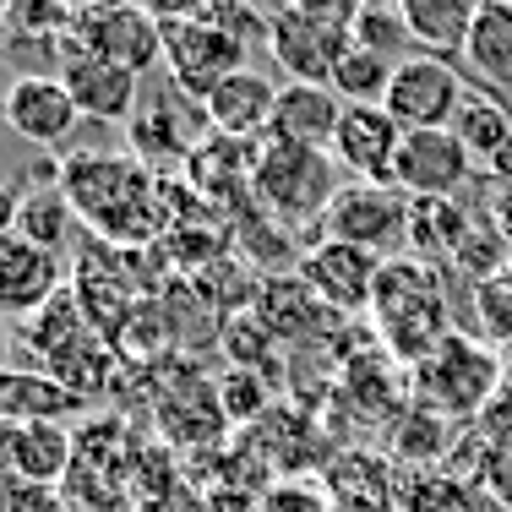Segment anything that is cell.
<instances>
[{
    "mask_svg": "<svg viewBox=\"0 0 512 512\" xmlns=\"http://www.w3.org/2000/svg\"><path fill=\"white\" fill-rule=\"evenodd\" d=\"M480 213L491 218L496 229L512 240V175H485V191H480Z\"/></svg>",
    "mask_w": 512,
    "mask_h": 512,
    "instance_id": "40",
    "label": "cell"
},
{
    "mask_svg": "<svg viewBox=\"0 0 512 512\" xmlns=\"http://www.w3.org/2000/svg\"><path fill=\"white\" fill-rule=\"evenodd\" d=\"M447 512H502V507H496V502H491V496H485L474 480H463V474H458V480H453V502H447Z\"/></svg>",
    "mask_w": 512,
    "mask_h": 512,
    "instance_id": "41",
    "label": "cell"
},
{
    "mask_svg": "<svg viewBox=\"0 0 512 512\" xmlns=\"http://www.w3.org/2000/svg\"><path fill=\"white\" fill-rule=\"evenodd\" d=\"M60 11H66L71 22H88V17H99V11H115V6H126V0H55Z\"/></svg>",
    "mask_w": 512,
    "mask_h": 512,
    "instance_id": "43",
    "label": "cell"
},
{
    "mask_svg": "<svg viewBox=\"0 0 512 512\" xmlns=\"http://www.w3.org/2000/svg\"><path fill=\"white\" fill-rule=\"evenodd\" d=\"M60 191L77 207V224L109 246L137 251L142 240L169 229V180H158L137 153H99L77 148L60 164Z\"/></svg>",
    "mask_w": 512,
    "mask_h": 512,
    "instance_id": "1",
    "label": "cell"
},
{
    "mask_svg": "<svg viewBox=\"0 0 512 512\" xmlns=\"http://www.w3.org/2000/svg\"><path fill=\"white\" fill-rule=\"evenodd\" d=\"M71 33H77V44L88 55L109 60V66H126L131 77H148L153 66H164V22L148 17L137 0L99 11L88 22H71Z\"/></svg>",
    "mask_w": 512,
    "mask_h": 512,
    "instance_id": "11",
    "label": "cell"
},
{
    "mask_svg": "<svg viewBox=\"0 0 512 512\" xmlns=\"http://www.w3.org/2000/svg\"><path fill=\"white\" fill-rule=\"evenodd\" d=\"M251 311L267 322V333H273L278 344H311V338H327L338 322H344L338 311H327L322 300H316V289H311L300 273H273V278H262Z\"/></svg>",
    "mask_w": 512,
    "mask_h": 512,
    "instance_id": "18",
    "label": "cell"
},
{
    "mask_svg": "<svg viewBox=\"0 0 512 512\" xmlns=\"http://www.w3.org/2000/svg\"><path fill=\"white\" fill-rule=\"evenodd\" d=\"M398 148H404V126L382 104H349L344 109L338 137H333L338 169H349L355 180H371V186H393Z\"/></svg>",
    "mask_w": 512,
    "mask_h": 512,
    "instance_id": "14",
    "label": "cell"
},
{
    "mask_svg": "<svg viewBox=\"0 0 512 512\" xmlns=\"http://www.w3.org/2000/svg\"><path fill=\"white\" fill-rule=\"evenodd\" d=\"M344 109L349 104L338 99L333 88H316V82H284L278 109H273V131H267V137L295 142V148H327L333 153V137H338Z\"/></svg>",
    "mask_w": 512,
    "mask_h": 512,
    "instance_id": "21",
    "label": "cell"
},
{
    "mask_svg": "<svg viewBox=\"0 0 512 512\" xmlns=\"http://www.w3.org/2000/svg\"><path fill=\"white\" fill-rule=\"evenodd\" d=\"M0 512H66V502H60V491H50V485L0 474Z\"/></svg>",
    "mask_w": 512,
    "mask_h": 512,
    "instance_id": "39",
    "label": "cell"
},
{
    "mask_svg": "<svg viewBox=\"0 0 512 512\" xmlns=\"http://www.w3.org/2000/svg\"><path fill=\"white\" fill-rule=\"evenodd\" d=\"M77 458V436L55 420H0V474L60 491Z\"/></svg>",
    "mask_w": 512,
    "mask_h": 512,
    "instance_id": "15",
    "label": "cell"
},
{
    "mask_svg": "<svg viewBox=\"0 0 512 512\" xmlns=\"http://www.w3.org/2000/svg\"><path fill=\"white\" fill-rule=\"evenodd\" d=\"M322 491L333 512H393L398 507V463L382 447H338L322 469Z\"/></svg>",
    "mask_w": 512,
    "mask_h": 512,
    "instance_id": "16",
    "label": "cell"
},
{
    "mask_svg": "<svg viewBox=\"0 0 512 512\" xmlns=\"http://www.w3.org/2000/svg\"><path fill=\"white\" fill-rule=\"evenodd\" d=\"M60 82H66V93L77 99L82 120H109V126H115V120H131L142 104V88H137L142 77H131L126 66H109V60L88 55L77 44V33H71V44H66V71H60Z\"/></svg>",
    "mask_w": 512,
    "mask_h": 512,
    "instance_id": "17",
    "label": "cell"
},
{
    "mask_svg": "<svg viewBox=\"0 0 512 512\" xmlns=\"http://www.w3.org/2000/svg\"><path fill=\"white\" fill-rule=\"evenodd\" d=\"M66 289L60 256L33 246V240L11 235L0 240V316H33Z\"/></svg>",
    "mask_w": 512,
    "mask_h": 512,
    "instance_id": "19",
    "label": "cell"
},
{
    "mask_svg": "<svg viewBox=\"0 0 512 512\" xmlns=\"http://www.w3.org/2000/svg\"><path fill=\"white\" fill-rule=\"evenodd\" d=\"M202 126H207V109L197 99H186V93L169 82V93L137 104V115H131V148H137V158L148 169L191 164V153L207 142V137H197Z\"/></svg>",
    "mask_w": 512,
    "mask_h": 512,
    "instance_id": "12",
    "label": "cell"
},
{
    "mask_svg": "<svg viewBox=\"0 0 512 512\" xmlns=\"http://www.w3.org/2000/svg\"><path fill=\"white\" fill-rule=\"evenodd\" d=\"M246 33L229 22H164V66L186 99L207 104L218 82L246 71Z\"/></svg>",
    "mask_w": 512,
    "mask_h": 512,
    "instance_id": "5",
    "label": "cell"
},
{
    "mask_svg": "<svg viewBox=\"0 0 512 512\" xmlns=\"http://www.w3.org/2000/svg\"><path fill=\"white\" fill-rule=\"evenodd\" d=\"M338 158L327 148H295V142L262 137L251 197L278 218V229H322V213L338 197Z\"/></svg>",
    "mask_w": 512,
    "mask_h": 512,
    "instance_id": "4",
    "label": "cell"
},
{
    "mask_svg": "<svg viewBox=\"0 0 512 512\" xmlns=\"http://www.w3.org/2000/svg\"><path fill=\"white\" fill-rule=\"evenodd\" d=\"M463 431V425L453 420H442V414H431V409H420V404H409L404 414H398L393 425L382 431V453L398 463V469H447L453 463V436Z\"/></svg>",
    "mask_w": 512,
    "mask_h": 512,
    "instance_id": "22",
    "label": "cell"
},
{
    "mask_svg": "<svg viewBox=\"0 0 512 512\" xmlns=\"http://www.w3.org/2000/svg\"><path fill=\"white\" fill-rule=\"evenodd\" d=\"M349 44H355V28H344V22L306 17L295 6H273V17H267V50L289 71V82L333 88V71L349 55Z\"/></svg>",
    "mask_w": 512,
    "mask_h": 512,
    "instance_id": "8",
    "label": "cell"
},
{
    "mask_svg": "<svg viewBox=\"0 0 512 512\" xmlns=\"http://www.w3.org/2000/svg\"><path fill=\"white\" fill-rule=\"evenodd\" d=\"M502 6H512V0H502Z\"/></svg>",
    "mask_w": 512,
    "mask_h": 512,
    "instance_id": "45",
    "label": "cell"
},
{
    "mask_svg": "<svg viewBox=\"0 0 512 512\" xmlns=\"http://www.w3.org/2000/svg\"><path fill=\"white\" fill-rule=\"evenodd\" d=\"M115 360H120L115 344H109L104 333H88L77 349H66V355L50 360V376L77 398V404H88V398L109 393V382H115Z\"/></svg>",
    "mask_w": 512,
    "mask_h": 512,
    "instance_id": "28",
    "label": "cell"
},
{
    "mask_svg": "<svg viewBox=\"0 0 512 512\" xmlns=\"http://www.w3.org/2000/svg\"><path fill=\"white\" fill-rule=\"evenodd\" d=\"M322 240H344L365 246L376 256H404L409 246V197L398 186H371V180H349L322 213Z\"/></svg>",
    "mask_w": 512,
    "mask_h": 512,
    "instance_id": "6",
    "label": "cell"
},
{
    "mask_svg": "<svg viewBox=\"0 0 512 512\" xmlns=\"http://www.w3.org/2000/svg\"><path fill=\"white\" fill-rule=\"evenodd\" d=\"M82 409L50 371H0V420H66Z\"/></svg>",
    "mask_w": 512,
    "mask_h": 512,
    "instance_id": "27",
    "label": "cell"
},
{
    "mask_svg": "<svg viewBox=\"0 0 512 512\" xmlns=\"http://www.w3.org/2000/svg\"><path fill=\"white\" fill-rule=\"evenodd\" d=\"M453 267H458L463 278H469V289L512 273V240L491 224V218L480 213V207H474V224H469V235H463V246H458V256H453Z\"/></svg>",
    "mask_w": 512,
    "mask_h": 512,
    "instance_id": "32",
    "label": "cell"
},
{
    "mask_svg": "<svg viewBox=\"0 0 512 512\" xmlns=\"http://www.w3.org/2000/svg\"><path fill=\"white\" fill-rule=\"evenodd\" d=\"M88 333H93V322H88V311H82V300H77V289H71V284L60 289L44 311L28 316V344H33V355H44V360L77 349Z\"/></svg>",
    "mask_w": 512,
    "mask_h": 512,
    "instance_id": "30",
    "label": "cell"
},
{
    "mask_svg": "<svg viewBox=\"0 0 512 512\" xmlns=\"http://www.w3.org/2000/svg\"><path fill=\"white\" fill-rule=\"evenodd\" d=\"M382 267L387 256L365 251V246H344V240H316V246L300 256L295 273L316 289L327 311L338 316H371V300H376V284H382Z\"/></svg>",
    "mask_w": 512,
    "mask_h": 512,
    "instance_id": "9",
    "label": "cell"
},
{
    "mask_svg": "<svg viewBox=\"0 0 512 512\" xmlns=\"http://www.w3.org/2000/svg\"><path fill=\"white\" fill-rule=\"evenodd\" d=\"M120 512H131V507H120Z\"/></svg>",
    "mask_w": 512,
    "mask_h": 512,
    "instance_id": "46",
    "label": "cell"
},
{
    "mask_svg": "<svg viewBox=\"0 0 512 512\" xmlns=\"http://www.w3.org/2000/svg\"><path fill=\"white\" fill-rule=\"evenodd\" d=\"M393 60H387L382 50H371V44H349V55L338 60V71H333V93L344 104H382L387 99V88H393Z\"/></svg>",
    "mask_w": 512,
    "mask_h": 512,
    "instance_id": "31",
    "label": "cell"
},
{
    "mask_svg": "<svg viewBox=\"0 0 512 512\" xmlns=\"http://www.w3.org/2000/svg\"><path fill=\"white\" fill-rule=\"evenodd\" d=\"M469 311H474V338H485L491 349L512 344V278L474 284L469 289Z\"/></svg>",
    "mask_w": 512,
    "mask_h": 512,
    "instance_id": "35",
    "label": "cell"
},
{
    "mask_svg": "<svg viewBox=\"0 0 512 512\" xmlns=\"http://www.w3.org/2000/svg\"><path fill=\"white\" fill-rule=\"evenodd\" d=\"M71 224H77V207H71V197L60 191V180H39V186L22 191V213H17V235L22 240H33V246L60 256Z\"/></svg>",
    "mask_w": 512,
    "mask_h": 512,
    "instance_id": "29",
    "label": "cell"
},
{
    "mask_svg": "<svg viewBox=\"0 0 512 512\" xmlns=\"http://www.w3.org/2000/svg\"><path fill=\"white\" fill-rule=\"evenodd\" d=\"M360 11H398V0H355Z\"/></svg>",
    "mask_w": 512,
    "mask_h": 512,
    "instance_id": "44",
    "label": "cell"
},
{
    "mask_svg": "<svg viewBox=\"0 0 512 512\" xmlns=\"http://www.w3.org/2000/svg\"><path fill=\"white\" fill-rule=\"evenodd\" d=\"M278 93L284 88H273V82L262 77V71H235L229 82H218L213 93H207V126L218 131V137H267L273 131V109H278Z\"/></svg>",
    "mask_w": 512,
    "mask_h": 512,
    "instance_id": "20",
    "label": "cell"
},
{
    "mask_svg": "<svg viewBox=\"0 0 512 512\" xmlns=\"http://www.w3.org/2000/svg\"><path fill=\"white\" fill-rule=\"evenodd\" d=\"M453 131H458L463 148H469L474 164H485L491 175L507 169V158H512V115H507V104H496L491 93H485V99H463Z\"/></svg>",
    "mask_w": 512,
    "mask_h": 512,
    "instance_id": "26",
    "label": "cell"
},
{
    "mask_svg": "<svg viewBox=\"0 0 512 512\" xmlns=\"http://www.w3.org/2000/svg\"><path fill=\"white\" fill-rule=\"evenodd\" d=\"M458 60L491 93L512 99V6H502V0H485L480 17H474V28H469V39H463V55Z\"/></svg>",
    "mask_w": 512,
    "mask_h": 512,
    "instance_id": "24",
    "label": "cell"
},
{
    "mask_svg": "<svg viewBox=\"0 0 512 512\" xmlns=\"http://www.w3.org/2000/svg\"><path fill=\"white\" fill-rule=\"evenodd\" d=\"M507 278H512V273H507Z\"/></svg>",
    "mask_w": 512,
    "mask_h": 512,
    "instance_id": "47",
    "label": "cell"
},
{
    "mask_svg": "<svg viewBox=\"0 0 512 512\" xmlns=\"http://www.w3.org/2000/svg\"><path fill=\"white\" fill-rule=\"evenodd\" d=\"M371 333L398 365H420L442 344L453 327V306H447V267H431L420 256H387L382 284L371 300Z\"/></svg>",
    "mask_w": 512,
    "mask_h": 512,
    "instance_id": "2",
    "label": "cell"
},
{
    "mask_svg": "<svg viewBox=\"0 0 512 512\" xmlns=\"http://www.w3.org/2000/svg\"><path fill=\"white\" fill-rule=\"evenodd\" d=\"M218 404H224L229 425H246V431H251V425L262 420V414H273V409H278V398H273V376L229 365V371H218Z\"/></svg>",
    "mask_w": 512,
    "mask_h": 512,
    "instance_id": "33",
    "label": "cell"
},
{
    "mask_svg": "<svg viewBox=\"0 0 512 512\" xmlns=\"http://www.w3.org/2000/svg\"><path fill=\"white\" fill-rule=\"evenodd\" d=\"M463 99H469V93H463V77H458L453 60H442V55H409V60H398L393 88H387L382 109L404 131H453Z\"/></svg>",
    "mask_w": 512,
    "mask_h": 512,
    "instance_id": "7",
    "label": "cell"
},
{
    "mask_svg": "<svg viewBox=\"0 0 512 512\" xmlns=\"http://www.w3.org/2000/svg\"><path fill=\"white\" fill-rule=\"evenodd\" d=\"M175 512H262V496L235 491L218 480H186L180 485V507Z\"/></svg>",
    "mask_w": 512,
    "mask_h": 512,
    "instance_id": "37",
    "label": "cell"
},
{
    "mask_svg": "<svg viewBox=\"0 0 512 512\" xmlns=\"http://www.w3.org/2000/svg\"><path fill=\"white\" fill-rule=\"evenodd\" d=\"M262 512H333V502L322 491V474H311V480H278L262 496Z\"/></svg>",
    "mask_w": 512,
    "mask_h": 512,
    "instance_id": "38",
    "label": "cell"
},
{
    "mask_svg": "<svg viewBox=\"0 0 512 512\" xmlns=\"http://www.w3.org/2000/svg\"><path fill=\"white\" fill-rule=\"evenodd\" d=\"M0 120H6L22 142H33V148H66L77 120H82V109L60 77L28 71V77L6 82V93H0Z\"/></svg>",
    "mask_w": 512,
    "mask_h": 512,
    "instance_id": "10",
    "label": "cell"
},
{
    "mask_svg": "<svg viewBox=\"0 0 512 512\" xmlns=\"http://www.w3.org/2000/svg\"><path fill=\"white\" fill-rule=\"evenodd\" d=\"M502 355L474 333H447L420 365L409 371V393L420 409L453 425H480L491 398L502 393Z\"/></svg>",
    "mask_w": 512,
    "mask_h": 512,
    "instance_id": "3",
    "label": "cell"
},
{
    "mask_svg": "<svg viewBox=\"0 0 512 512\" xmlns=\"http://www.w3.org/2000/svg\"><path fill=\"white\" fill-rule=\"evenodd\" d=\"M453 469H398V507L393 512H447L453 502Z\"/></svg>",
    "mask_w": 512,
    "mask_h": 512,
    "instance_id": "36",
    "label": "cell"
},
{
    "mask_svg": "<svg viewBox=\"0 0 512 512\" xmlns=\"http://www.w3.org/2000/svg\"><path fill=\"white\" fill-rule=\"evenodd\" d=\"M224 349H229V365H240V371H262L273 376V360H278V338L267 333V322L256 311H235L224 327Z\"/></svg>",
    "mask_w": 512,
    "mask_h": 512,
    "instance_id": "34",
    "label": "cell"
},
{
    "mask_svg": "<svg viewBox=\"0 0 512 512\" xmlns=\"http://www.w3.org/2000/svg\"><path fill=\"white\" fill-rule=\"evenodd\" d=\"M480 6L485 0H398V17H404L409 39H420L425 50L453 60L463 55V39H469Z\"/></svg>",
    "mask_w": 512,
    "mask_h": 512,
    "instance_id": "25",
    "label": "cell"
},
{
    "mask_svg": "<svg viewBox=\"0 0 512 512\" xmlns=\"http://www.w3.org/2000/svg\"><path fill=\"white\" fill-rule=\"evenodd\" d=\"M474 180V158L458 142V131H404L393 186L404 197H458Z\"/></svg>",
    "mask_w": 512,
    "mask_h": 512,
    "instance_id": "13",
    "label": "cell"
},
{
    "mask_svg": "<svg viewBox=\"0 0 512 512\" xmlns=\"http://www.w3.org/2000/svg\"><path fill=\"white\" fill-rule=\"evenodd\" d=\"M17 213H22V191H11L6 180H0V240L17 235Z\"/></svg>",
    "mask_w": 512,
    "mask_h": 512,
    "instance_id": "42",
    "label": "cell"
},
{
    "mask_svg": "<svg viewBox=\"0 0 512 512\" xmlns=\"http://www.w3.org/2000/svg\"><path fill=\"white\" fill-rule=\"evenodd\" d=\"M469 224L474 207H463L458 197H409V256L431 267H453Z\"/></svg>",
    "mask_w": 512,
    "mask_h": 512,
    "instance_id": "23",
    "label": "cell"
}]
</instances>
